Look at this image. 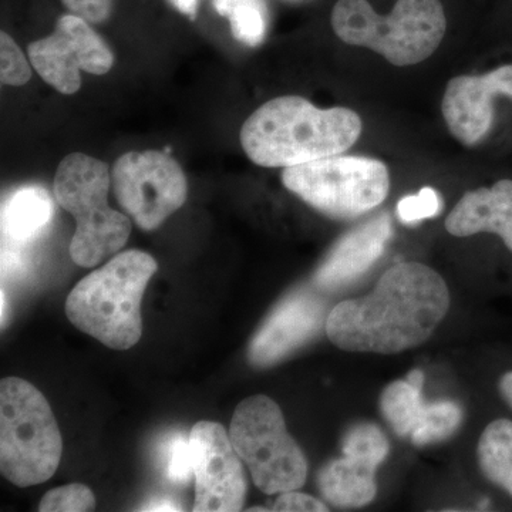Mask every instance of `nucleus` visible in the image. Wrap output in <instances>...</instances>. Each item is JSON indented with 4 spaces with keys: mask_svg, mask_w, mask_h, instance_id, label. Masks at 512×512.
<instances>
[{
    "mask_svg": "<svg viewBox=\"0 0 512 512\" xmlns=\"http://www.w3.org/2000/svg\"><path fill=\"white\" fill-rule=\"evenodd\" d=\"M448 309L444 279L430 266L403 262L387 269L369 295L338 303L325 330L336 348L394 355L423 345Z\"/></svg>",
    "mask_w": 512,
    "mask_h": 512,
    "instance_id": "1",
    "label": "nucleus"
},
{
    "mask_svg": "<svg viewBox=\"0 0 512 512\" xmlns=\"http://www.w3.org/2000/svg\"><path fill=\"white\" fill-rule=\"evenodd\" d=\"M362 119L346 107L318 109L301 96H282L254 111L241 128L249 160L261 167H293L348 151Z\"/></svg>",
    "mask_w": 512,
    "mask_h": 512,
    "instance_id": "2",
    "label": "nucleus"
},
{
    "mask_svg": "<svg viewBox=\"0 0 512 512\" xmlns=\"http://www.w3.org/2000/svg\"><path fill=\"white\" fill-rule=\"evenodd\" d=\"M157 269L147 252L133 249L114 256L74 286L67 296V318L107 348H133L143 333L141 301Z\"/></svg>",
    "mask_w": 512,
    "mask_h": 512,
    "instance_id": "3",
    "label": "nucleus"
},
{
    "mask_svg": "<svg viewBox=\"0 0 512 512\" xmlns=\"http://www.w3.org/2000/svg\"><path fill=\"white\" fill-rule=\"evenodd\" d=\"M332 28L342 42L404 67L424 62L439 49L447 20L440 0H397L389 16H380L367 0H338Z\"/></svg>",
    "mask_w": 512,
    "mask_h": 512,
    "instance_id": "4",
    "label": "nucleus"
},
{
    "mask_svg": "<svg viewBox=\"0 0 512 512\" xmlns=\"http://www.w3.org/2000/svg\"><path fill=\"white\" fill-rule=\"evenodd\" d=\"M110 183L107 164L83 153L69 154L56 171V200L76 220L70 256L83 268L117 254L131 234L130 218L107 204Z\"/></svg>",
    "mask_w": 512,
    "mask_h": 512,
    "instance_id": "5",
    "label": "nucleus"
},
{
    "mask_svg": "<svg viewBox=\"0 0 512 512\" xmlns=\"http://www.w3.org/2000/svg\"><path fill=\"white\" fill-rule=\"evenodd\" d=\"M62 434L46 397L32 383H0V468L10 483L29 487L53 477L62 458Z\"/></svg>",
    "mask_w": 512,
    "mask_h": 512,
    "instance_id": "6",
    "label": "nucleus"
},
{
    "mask_svg": "<svg viewBox=\"0 0 512 512\" xmlns=\"http://www.w3.org/2000/svg\"><path fill=\"white\" fill-rule=\"evenodd\" d=\"M229 437L262 493H288L305 484L308 461L286 430L278 404L268 396L256 394L238 404Z\"/></svg>",
    "mask_w": 512,
    "mask_h": 512,
    "instance_id": "7",
    "label": "nucleus"
},
{
    "mask_svg": "<svg viewBox=\"0 0 512 512\" xmlns=\"http://www.w3.org/2000/svg\"><path fill=\"white\" fill-rule=\"evenodd\" d=\"M282 183L316 211L335 220H353L379 207L390 190L383 161L332 156L286 167Z\"/></svg>",
    "mask_w": 512,
    "mask_h": 512,
    "instance_id": "8",
    "label": "nucleus"
},
{
    "mask_svg": "<svg viewBox=\"0 0 512 512\" xmlns=\"http://www.w3.org/2000/svg\"><path fill=\"white\" fill-rule=\"evenodd\" d=\"M120 207L144 231H154L187 200V178L180 164L157 150L130 151L111 173Z\"/></svg>",
    "mask_w": 512,
    "mask_h": 512,
    "instance_id": "9",
    "label": "nucleus"
},
{
    "mask_svg": "<svg viewBox=\"0 0 512 512\" xmlns=\"http://www.w3.org/2000/svg\"><path fill=\"white\" fill-rule=\"evenodd\" d=\"M30 63L39 76L62 94L82 87L80 72L103 76L113 67L114 57L86 19L64 15L55 32L28 47Z\"/></svg>",
    "mask_w": 512,
    "mask_h": 512,
    "instance_id": "10",
    "label": "nucleus"
},
{
    "mask_svg": "<svg viewBox=\"0 0 512 512\" xmlns=\"http://www.w3.org/2000/svg\"><path fill=\"white\" fill-rule=\"evenodd\" d=\"M195 512L241 511L247 495L242 460L221 424L200 421L190 434Z\"/></svg>",
    "mask_w": 512,
    "mask_h": 512,
    "instance_id": "11",
    "label": "nucleus"
},
{
    "mask_svg": "<svg viewBox=\"0 0 512 512\" xmlns=\"http://www.w3.org/2000/svg\"><path fill=\"white\" fill-rule=\"evenodd\" d=\"M328 315L325 303L315 293H289L256 330L249 343V363L264 369L282 362L326 328Z\"/></svg>",
    "mask_w": 512,
    "mask_h": 512,
    "instance_id": "12",
    "label": "nucleus"
},
{
    "mask_svg": "<svg viewBox=\"0 0 512 512\" xmlns=\"http://www.w3.org/2000/svg\"><path fill=\"white\" fill-rule=\"evenodd\" d=\"M512 100V64H504L481 76L451 79L441 101L450 133L467 147L476 146L493 128L494 99Z\"/></svg>",
    "mask_w": 512,
    "mask_h": 512,
    "instance_id": "13",
    "label": "nucleus"
},
{
    "mask_svg": "<svg viewBox=\"0 0 512 512\" xmlns=\"http://www.w3.org/2000/svg\"><path fill=\"white\" fill-rule=\"evenodd\" d=\"M390 237L392 220L387 214L352 229L326 256L313 282L320 289L333 291L356 281L382 256Z\"/></svg>",
    "mask_w": 512,
    "mask_h": 512,
    "instance_id": "14",
    "label": "nucleus"
},
{
    "mask_svg": "<svg viewBox=\"0 0 512 512\" xmlns=\"http://www.w3.org/2000/svg\"><path fill=\"white\" fill-rule=\"evenodd\" d=\"M446 229L458 238L481 232L498 235L512 252V181L466 192L448 214Z\"/></svg>",
    "mask_w": 512,
    "mask_h": 512,
    "instance_id": "15",
    "label": "nucleus"
},
{
    "mask_svg": "<svg viewBox=\"0 0 512 512\" xmlns=\"http://www.w3.org/2000/svg\"><path fill=\"white\" fill-rule=\"evenodd\" d=\"M380 464L372 458L343 453L319 471L318 487L330 505L362 508L377 494L376 471Z\"/></svg>",
    "mask_w": 512,
    "mask_h": 512,
    "instance_id": "16",
    "label": "nucleus"
},
{
    "mask_svg": "<svg viewBox=\"0 0 512 512\" xmlns=\"http://www.w3.org/2000/svg\"><path fill=\"white\" fill-rule=\"evenodd\" d=\"M53 214L55 204L49 191L39 185L19 188L3 205V239L9 245L23 247L40 237L52 221Z\"/></svg>",
    "mask_w": 512,
    "mask_h": 512,
    "instance_id": "17",
    "label": "nucleus"
},
{
    "mask_svg": "<svg viewBox=\"0 0 512 512\" xmlns=\"http://www.w3.org/2000/svg\"><path fill=\"white\" fill-rule=\"evenodd\" d=\"M424 373L416 369L406 380H397L383 390L380 410L383 419L402 439H410L419 426L426 403L423 402Z\"/></svg>",
    "mask_w": 512,
    "mask_h": 512,
    "instance_id": "18",
    "label": "nucleus"
},
{
    "mask_svg": "<svg viewBox=\"0 0 512 512\" xmlns=\"http://www.w3.org/2000/svg\"><path fill=\"white\" fill-rule=\"evenodd\" d=\"M477 458L483 476L512 498V420L497 419L485 427Z\"/></svg>",
    "mask_w": 512,
    "mask_h": 512,
    "instance_id": "19",
    "label": "nucleus"
},
{
    "mask_svg": "<svg viewBox=\"0 0 512 512\" xmlns=\"http://www.w3.org/2000/svg\"><path fill=\"white\" fill-rule=\"evenodd\" d=\"M214 8L229 20L235 39L258 46L266 33L265 0H214Z\"/></svg>",
    "mask_w": 512,
    "mask_h": 512,
    "instance_id": "20",
    "label": "nucleus"
},
{
    "mask_svg": "<svg viewBox=\"0 0 512 512\" xmlns=\"http://www.w3.org/2000/svg\"><path fill=\"white\" fill-rule=\"evenodd\" d=\"M463 409L450 400L426 404L423 416L410 440L414 446L424 447L453 436L463 423Z\"/></svg>",
    "mask_w": 512,
    "mask_h": 512,
    "instance_id": "21",
    "label": "nucleus"
},
{
    "mask_svg": "<svg viewBox=\"0 0 512 512\" xmlns=\"http://www.w3.org/2000/svg\"><path fill=\"white\" fill-rule=\"evenodd\" d=\"M161 468L170 483L184 485L194 476L191 463L190 437L173 433L165 437L160 446Z\"/></svg>",
    "mask_w": 512,
    "mask_h": 512,
    "instance_id": "22",
    "label": "nucleus"
},
{
    "mask_svg": "<svg viewBox=\"0 0 512 512\" xmlns=\"http://www.w3.org/2000/svg\"><path fill=\"white\" fill-rule=\"evenodd\" d=\"M345 454L372 458L382 464L389 454L390 444L380 427L372 423H359L346 431L342 441Z\"/></svg>",
    "mask_w": 512,
    "mask_h": 512,
    "instance_id": "23",
    "label": "nucleus"
},
{
    "mask_svg": "<svg viewBox=\"0 0 512 512\" xmlns=\"http://www.w3.org/2000/svg\"><path fill=\"white\" fill-rule=\"evenodd\" d=\"M96 498L93 491L84 484H69L49 491L40 501L42 512H84L94 511Z\"/></svg>",
    "mask_w": 512,
    "mask_h": 512,
    "instance_id": "24",
    "label": "nucleus"
},
{
    "mask_svg": "<svg viewBox=\"0 0 512 512\" xmlns=\"http://www.w3.org/2000/svg\"><path fill=\"white\" fill-rule=\"evenodd\" d=\"M0 59L2 83L8 86H23L32 77V69L20 47L8 33H0Z\"/></svg>",
    "mask_w": 512,
    "mask_h": 512,
    "instance_id": "25",
    "label": "nucleus"
},
{
    "mask_svg": "<svg viewBox=\"0 0 512 512\" xmlns=\"http://www.w3.org/2000/svg\"><path fill=\"white\" fill-rule=\"evenodd\" d=\"M441 212V195L431 187L421 188L419 194L404 197L397 204V215L403 224H416L437 217Z\"/></svg>",
    "mask_w": 512,
    "mask_h": 512,
    "instance_id": "26",
    "label": "nucleus"
},
{
    "mask_svg": "<svg viewBox=\"0 0 512 512\" xmlns=\"http://www.w3.org/2000/svg\"><path fill=\"white\" fill-rule=\"evenodd\" d=\"M73 15L86 19L89 23H103L113 12V0H62Z\"/></svg>",
    "mask_w": 512,
    "mask_h": 512,
    "instance_id": "27",
    "label": "nucleus"
},
{
    "mask_svg": "<svg viewBox=\"0 0 512 512\" xmlns=\"http://www.w3.org/2000/svg\"><path fill=\"white\" fill-rule=\"evenodd\" d=\"M274 511L298 512V511H329L325 503L309 494L296 493V490L279 495L275 501Z\"/></svg>",
    "mask_w": 512,
    "mask_h": 512,
    "instance_id": "28",
    "label": "nucleus"
},
{
    "mask_svg": "<svg viewBox=\"0 0 512 512\" xmlns=\"http://www.w3.org/2000/svg\"><path fill=\"white\" fill-rule=\"evenodd\" d=\"M141 511H183V508L171 498L158 497L144 504Z\"/></svg>",
    "mask_w": 512,
    "mask_h": 512,
    "instance_id": "29",
    "label": "nucleus"
},
{
    "mask_svg": "<svg viewBox=\"0 0 512 512\" xmlns=\"http://www.w3.org/2000/svg\"><path fill=\"white\" fill-rule=\"evenodd\" d=\"M498 392H500L501 399L512 410V370L504 373L498 380Z\"/></svg>",
    "mask_w": 512,
    "mask_h": 512,
    "instance_id": "30",
    "label": "nucleus"
},
{
    "mask_svg": "<svg viewBox=\"0 0 512 512\" xmlns=\"http://www.w3.org/2000/svg\"><path fill=\"white\" fill-rule=\"evenodd\" d=\"M173 3L188 18L194 19L197 15L198 0H173Z\"/></svg>",
    "mask_w": 512,
    "mask_h": 512,
    "instance_id": "31",
    "label": "nucleus"
}]
</instances>
